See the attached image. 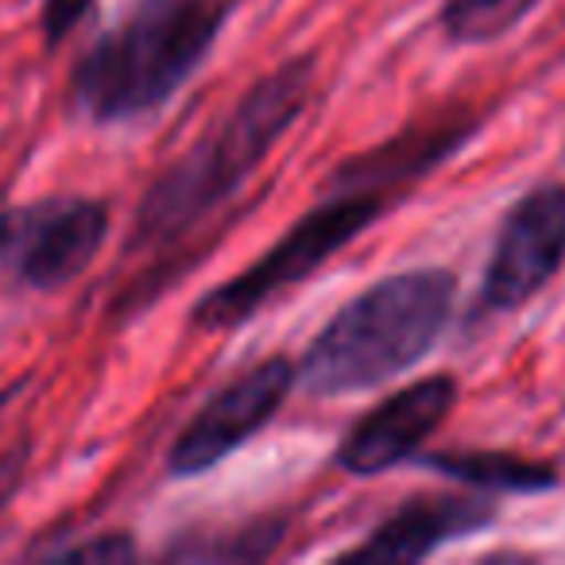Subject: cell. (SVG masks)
I'll return each mask as SVG.
<instances>
[{
  "label": "cell",
  "mask_w": 565,
  "mask_h": 565,
  "mask_svg": "<svg viewBox=\"0 0 565 565\" xmlns=\"http://www.w3.org/2000/svg\"><path fill=\"white\" fill-rule=\"evenodd\" d=\"M315 82L318 71L310 55L287 58L252 82L233 109L148 186L136 210L128 248L156 256L194 236L213 213L225 210L279 148L282 136L307 117Z\"/></svg>",
  "instance_id": "cell-1"
},
{
  "label": "cell",
  "mask_w": 565,
  "mask_h": 565,
  "mask_svg": "<svg viewBox=\"0 0 565 565\" xmlns=\"http://www.w3.org/2000/svg\"><path fill=\"white\" fill-rule=\"evenodd\" d=\"M454 302L457 275L446 267H407L369 282L315 333L299 361V384L338 399L399 380L434 353Z\"/></svg>",
  "instance_id": "cell-2"
},
{
  "label": "cell",
  "mask_w": 565,
  "mask_h": 565,
  "mask_svg": "<svg viewBox=\"0 0 565 565\" xmlns=\"http://www.w3.org/2000/svg\"><path fill=\"white\" fill-rule=\"evenodd\" d=\"M228 17L233 0H132L74 66V109L94 125L163 109L202 71Z\"/></svg>",
  "instance_id": "cell-3"
},
{
  "label": "cell",
  "mask_w": 565,
  "mask_h": 565,
  "mask_svg": "<svg viewBox=\"0 0 565 565\" xmlns=\"http://www.w3.org/2000/svg\"><path fill=\"white\" fill-rule=\"evenodd\" d=\"M392 205V198L380 190L326 182V198H318L264 256L252 259L244 271L217 282L213 291H205L194 302L190 326L202 333H228L248 326L256 310H264L282 291H295L299 282L322 271L341 248H349L356 236L369 233L380 213H387Z\"/></svg>",
  "instance_id": "cell-4"
},
{
  "label": "cell",
  "mask_w": 565,
  "mask_h": 565,
  "mask_svg": "<svg viewBox=\"0 0 565 565\" xmlns=\"http://www.w3.org/2000/svg\"><path fill=\"white\" fill-rule=\"evenodd\" d=\"M109 205L51 194L0 213V282L24 291H63L102 252Z\"/></svg>",
  "instance_id": "cell-5"
},
{
  "label": "cell",
  "mask_w": 565,
  "mask_h": 565,
  "mask_svg": "<svg viewBox=\"0 0 565 565\" xmlns=\"http://www.w3.org/2000/svg\"><path fill=\"white\" fill-rule=\"evenodd\" d=\"M565 267V182H534L495 228L472 318L515 315Z\"/></svg>",
  "instance_id": "cell-6"
},
{
  "label": "cell",
  "mask_w": 565,
  "mask_h": 565,
  "mask_svg": "<svg viewBox=\"0 0 565 565\" xmlns=\"http://www.w3.org/2000/svg\"><path fill=\"white\" fill-rule=\"evenodd\" d=\"M299 387V364L291 356H264L259 364L244 369L225 387L210 395L198 407V415L174 438L167 454V472L174 480H194L213 472L221 461L241 454L287 403V395Z\"/></svg>",
  "instance_id": "cell-7"
},
{
  "label": "cell",
  "mask_w": 565,
  "mask_h": 565,
  "mask_svg": "<svg viewBox=\"0 0 565 565\" xmlns=\"http://www.w3.org/2000/svg\"><path fill=\"white\" fill-rule=\"evenodd\" d=\"M457 399L461 384L454 372H430L415 384H403L349 426L333 449V465L356 480L384 477L399 465H411L426 449V441L449 423Z\"/></svg>",
  "instance_id": "cell-8"
},
{
  "label": "cell",
  "mask_w": 565,
  "mask_h": 565,
  "mask_svg": "<svg viewBox=\"0 0 565 565\" xmlns=\"http://www.w3.org/2000/svg\"><path fill=\"white\" fill-rule=\"evenodd\" d=\"M480 113L469 105H449L430 117L415 120L411 128L395 132L392 140L376 143V148L361 151V156H349L338 163V171L326 182H338V186H361V190H380L392 202L407 198L411 186L434 174L449 156L465 148V143L477 136Z\"/></svg>",
  "instance_id": "cell-9"
},
{
  "label": "cell",
  "mask_w": 565,
  "mask_h": 565,
  "mask_svg": "<svg viewBox=\"0 0 565 565\" xmlns=\"http://www.w3.org/2000/svg\"><path fill=\"white\" fill-rule=\"evenodd\" d=\"M495 503L484 495H454V492H423L403 500L387 519H380L369 539L356 542L341 557L349 562H423V557L446 550L495 523Z\"/></svg>",
  "instance_id": "cell-10"
},
{
  "label": "cell",
  "mask_w": 565,
  "mask_h": 565,
  "mask_svg": "<svg viewBox=\"0 0 565 565\" xmlns=\"http://www.w3.org/2000/svg\"><path fill=\"white\" fill-rule=\"evenodd\" d=\"M426 469L441 472L449 480H461L469 488H480L484 495L492 492H550L557 488V469L546 461L508 454V449H446V454H418Z\"/></svg>",
  "instance_id": "cell-11"
},
{
  "label": "cell",
  "mask_w": 565,
  "mask_h": 565,
  "mask_svg": "<svg viewBox=\"0 0 565 565\" xmlns=\"http://www.w3.org/2000/svg\"><path fill=\"white\" fill-rule=\"evenodd\" d=\"M282 534H287V519L259 515L248 523L179 534L167 557H174V562H264L279 550Z\"/></svg>",
  "instance_id": "cell-12"
},
{
  "label": "cell",
  "mask_w": 565,
  "mask_h": 565,
  "mask_svg": "<svg viewBox=\"0 0 565 565\" xmlns=\"http://www.w3.org/2000/svg\"><path fill=\"white\" fill-rule=\"evenodd\" d=\"M539 4L542 0H441V28L454 43H495Z\"/></svg>",
  "instance_id": "cell-13"
},
{
  "label": "cell",
  "mask_w": 565,
  "mask_h": 565,
  "mask_svg": "<svg viewBox=\"0 0 565 565\" xmlns=\"http://www.w3.org/2000/svg\"><path fill=\"white\" fill-rule=\"evenodd\" d=\"M55 557H63V562H128V557H136V542L128 534H97L89 542L58 550Z\"/></svg>",
  "instance_id": "cell-14"
},
{
  "label": "cell",
  "mask_w": 565,
  "mask_h": 565,
  "mask_svg": "<svg viewBox=\"0 0 565 565\" xmlns=\"http://www.w3.org/2000/svg\"><path fill=\"white\" fill-rule=\"evenodd\" d=\"M94 0H43V32H47V43H63L74 28L82 24V17L89 12Z\"/></svg>",
  "instance_id": "cell-15"
}]
</instances>
